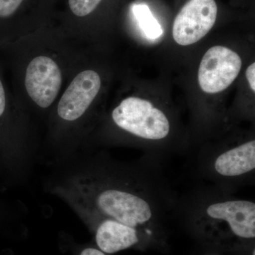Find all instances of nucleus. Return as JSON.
<instances>
[{
    "label": "nucleus",
    "instance_id": "f257e3e1",
    "mask_svg": "<svg viewBox=\"0 0 255 255\" xmlns=\"http://www.w3.org/2000/svg\"><path fill=\"white\" fill-rule=\"evenodd\" d=\"M47 168L43 191L63 201L75 214L133 228L152 244L163 241L167 217L163 198L136 166L90 151Z\"/></svg>",
    "mask_w": 255,
    "mask_h": 255
},
{
    "label": "nucleus",
    "instance_id": "f03ea898",
    "mask_svg": "<svg viewBox=\"0 0 255 255\" xmlns=\"http://www.w3.org/2000/svg\"><path fill=\"white\" fill-rule=\"evenodd\" d=\"M90 49L51 24L0 49L15 97L43 136L50 111Z\"/></svg>",
    "mask_w": 255,
    "mask_h": 255
},
{
    "label": "nucleus",
    "instance_id": "7ed1b4c3",
    "mask_svg": "<svg viewBox=\"0 0 255 255\" xmlns=\"http://www.w3.org/2000/svg\"><path fill=\"white\" fill-rule=\"evenodd\" d=\"M90 50L50 111L38 158L46 167L82 152L100 120L97 106L105 78Z\"/></svg>",
    "mask_w": 255,
    "mask_h": 255
},
{
    "label": "nucleus",
    "instance_id": "20e7f679",
    "mask_svg": "<svg viewBox=\"0 0 255 255\" xmlns=\"http://www.w3.org/2000/svg\"><path fill=\"white\" fill-rule=\"evenodd\" d=\"M0 62V179L26 185L38 164L43 134L9 85Z\"/></svg>",
    "mask_w": 255,
    "mask_h": 255
},
{
    "label": "nucleus",
    "instance_id": "39448f33",
    "mask_svg": "<svg viewBox=\"0 0 255 255\" xmlns=\"http://www.w3.org/2000/svg\"><path fill=\"white\" fill-rule=\"evenodd\" d=\"M171 130L168 117L148 100L126 97L107 117H101L82 152L94 151L106 144L121 143L126 137L147 141H160Z\"/></svg>",
    "mask_w": 255,
    "mask_h": 255
},
{
    "label": "nucleus",
    "instance_id": "423d86ee",
    "mask_svg": "<svg viewBox=\"0 0 255 255\" xmlns=\"http://www.w3.org/2000/svg\"><path fill=\"white\" fill-rule=\"evenodd\" d=\"M194 231L206 243L221 248H235L255 238V204L246 199L217 198L194 210Z\"/></svg>",
    "mask_w": 255,
    "mask_h": 255
},
{
    "label": "nucleus",
    "instance_id": "0eeeda50",
    "mask_svg": "<svg viewBox=\"0 0 255 255\" xmlns=\"http://www.w3.org/2000/svg\"><path fill=\"white\" fill-rule=\"evenodd\" d=\"M241 68V58L237 53L227 47H211L206 52L199 65V86L206 93L224 91L237 78Z\"/></svg>",
    "mask_w": 255,
    "mask_h": 255
},
{
    "label": "nucleus",
    "instance_id": "6e6552de",
    "mask_svg": "<svg viewBox=\"0 0 255 255\" xmlns=\"http://www.w3.org/2000/svg\"><path fill=\"white\" fill-rule=\"evenodd\" d=\"M77 216L93 235L94 244L105 254L113 255L133 248L142 249L152 245L148 238L133 228L86 214Z\"/></svg>",
    "mask_w": 255,
    "mask_h": 255
},
{
    "label": "nucleus",
    "instance_id": "1a4fd4ad",
    "mask_svg": "<svg viewBox=\"0 0 255 255\" xmlns=\"http://www.w3.org/2000/svg\"><path fill=\"white\" fill-rule=\"evenodd\" d=\"M217 14L215 0H189L174 19L172 28L174 41L183 46L197 43L211 31Z\"/></svg>",
    "mask_w": 255,
    "mask_h": 255
},
{
    "label": "nucleus",
    "instance_id": "9d476101",
    "mask_svg": "<svg viewBox=\"0 0 255 255\" xmlns=\"http://www.w3.org/2000/svg\"><path fill=\"white\" fill-rule=\"evenodd\" d=\"M33 0H0V49L44 27L27 14L48 24L43 12L33 9Z\"/></svg>",
    "mask_w": 255,
    "mask_h": 255
},
{
    "label": "nucleus",
    "instance_id": "9b49d317",
    "mask_svg": "<svg viewBox=\"0 0 255 255\" xmlns=\"http://www.w3.org/2000/svg\"><path fill=\"white\" fill-rule=\"evenodd\" d=\"M209 168L214 176L236 181L251 175L255 169V140H249L223 150L210 159Z\"/></svg>",
    "mask_w": 255,
    "mask_h": 255
},
{
    "label": "nucleus",
    "instance_id": "f8f14e48",
    "mask_svg": "<svg viewBox=\"0 0 255 255\" xmlns=\"http://www.w3.org/2000/svg\"><path fill=\"white\" fill-rule=\"evenodd\" d=\"M104 0H68V9L61 26H58L68 38L85 45L87 30L92 16Z\"/></svg>",
    "mask_w": 255,
    "mask_h": 255
},
{
    "label": "nucleus",
    "instance_id": "ddd939ff",
    "mask_svg": "<svg viewBox=\"0 0 255 255\" xmlns=\"http://www.w3.org/2000/svg\"><path fill=\"white\" fill-rule=\"evenodd\" d=\"M27 211L22 203L0 199V232L16 238L27 235Z\"/></svg>",
    "mask_w": 255,
    "mask_h": 255
},
{
    "label": "nucleus",
    "instance_id": "4468645a",
    "mask_svg": "<svg viewBox=\"0 0 255 255\" xmlns=\"http://www.w3.org/2000/svg\"><path fill=\"white\" fill-rule=\"evenodd\" d=\"M132 12L139 26L149 39H157L163 33L162 26L155 18L147 4H134Z\"/></svg>",
    "mask_w": 255,
    "mask_h": 255
},
{
    "label": "nucleus",
    "instance_id": "2eb2a0df",
    "mask_svg": "<svg viewBox=\"0 0 255 255\" xmlns=\"http://www.w3.org/2000/svg\"><path fill=\"white\" fill-rule=\"evenodd\" d=\"M60 245L71 255H108L101 251L94 243H80L66 233L60 235Z\"/></svg>",
    "mask_w": 255,
    "mask_h": 255
},
{
    "label": "nucleus",
    "instance_id": "dca6fc26",
    "mask_svg": "<svg viewBox=\"0 0 255 255\" xmlns=\"http://www.w3.org/2000/svg\"><path fill=\"white\" fill-rule=\"evenodd\" d=\"M255 63H253L246 70V78L249 82L252 90L255 92Z\"/></svg>",
    "mask_w": 255,
    "mask_h": 255
}]
</instances>
